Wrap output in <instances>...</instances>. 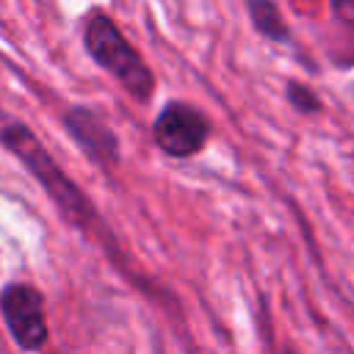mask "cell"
Here are the masks:
<instances>
[{
	"instance_id": "1",
	"label": "cell",
	"mask_w": 354,
	"mask_h": 354,
	"mask_svg": "<svg viewBox=\"0 0 354 354\" xmlns=\"http://www.w3.org/2000/svg\"><path fill=\"white\" fill-rule=\"evenodd\" d=\"M0 144L39 183V188L47 194V199L55 205V210L75 230L88 232L91 227H100L102 224V216L94 207L91 196L64 171V166L50 155V149L41 144V138L25 122H19V119L6 122L0 127Z\"/></svg>"
},
{
	"instance_id": "2",
	"label": "cell",
	"mask_w": 354,
	"mask_h": 354,
	"mask_svg": "<svg viewBox=\"0 0 354 354\" xmlns=\"http://www.w3.org/2000/svg\"><path fill=\"white\" fill-rule=\"evenodd\" d=\"M83 50L86 55L105 69L124 91L130 100H136L138 105H147L155 94V72L147 64V58L138 53V47L122 33V28L113 22L111 14L94 8L86 14L83 28Z\"/></svg>"
},
{
	"instance_id": "3",
	"label": "cell",
	"mask_w": 354,
	"mask_h": 354,
	"mask_svg": "<svg viewBox=\"0 0 354 354\" xmlns=\"http://www.w3.org/2000/svg\"><path fill=\"white\" fill-rule=\"evenodd\" d=\"M213 136V122L207 113L185 100H169L155 122H152V141L155 147L174 160H188L199 155Z\"/></svg>"
},
{
	"instance_id": "4",
	"label": "cell",
	"mask_w": 354,
	"mask_h": 354,
	"mask_svg": "<svg viewBox=\"0 0 354 354\" xmlns=\"http://www.w3.org/2000/svg\"><path fill=\"white\" fill-rule=\"evenodd\" d=\"M61 124L66 136L77 144L88 163L102 171H116L122 163V144L105 113L94 105H69L61 113Z\"/></svg>"
},
{
	"instance_id": "5",
	"label": "cell",
	"mask_w": 354,
	"mask_h": 354,
	"mask_svg": "<svg viewBox=\"0 0 354 354\" xmlns=\"http://www.w3.org/2000/svg\"><path fill=\"white\" fill-rule=\"evenodd\" d=\"M0 315L19 348L36 351L47 343L44 296L30 282H8L0 290Z\"/></svg>"
},
{
	"instance_id": "6",
	"label": "cell",
	"mask_w": 354,
	"mask_h": 354,
	"mask_svg": "<svg viewBox=\"0 0 354 354\" xmlns=\"http://www.w3.org/2000/svg\"><path fill=\"white\" fill-rule=\"evenodd\" d=\"M246 14L252 28L271 44H290L293 41V30L282 14V8L277 6V0H243Z\"/></svg>"
},
{
	"instance_id": "7",
	"label": "cell",
	"mask_w": 354,
	"mask_h": 354,
	"mask_svg": "<svg viewBox=\"0 0 354 354\" xmlns=\"http://www.w3.org/2000/svg\"><path fill=\"white\" fill-rule=\"evenodd\" d=\"M285 100L301 116H318L324 111V100L307 83H301V80H288L285 83Z\"/></svg>"
},
{
	"instance_id": "8",
	"label": "cell",
	"mask_w": 354,
	"mask_h": 354,
	"mask_svg": "<svg viewBox=\"0 0 354 354\" xmlns=\"http://www.w3.org/2000/svg\"><path fill=\"white\" fill-rule=\"evenodd\" d=\"M326 3H329V8H332L335 19H337L343 28L354 30V0H326Z\"/></svg>"
}]
</instances>
